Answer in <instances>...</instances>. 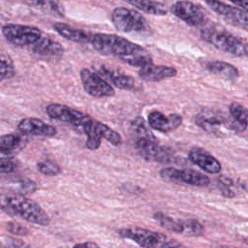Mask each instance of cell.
Masks as SVG:
<instances>
[{"instance_id":"2","label":"cell","mask_w":248,"mask_h":248,"mask_svg":"<svg viewBox=\"0 0 248 248\" xmlns=\"http://www.w3.org/2000/svg\"><path fill=\"white\" fill-rule=\"evenodd\" d=\"M0 209L35 225L46 227L50 222L46 212L36 202L19 194L10 196L0 193Z\"/></svg>"},{"instance_id":"9","label":"cell","mask_w":248,"mask_h":248,"mask_svg":"<svg viewBox=\"0 0 248 248\" xmlns=\"http://www.w3.org/2000/svg\"><path fill=\"white\" fill-rule=\"evenodd\" d=\"M160 175L167 181L184 183L193 186H207L210 179L207 175L193 170H178L175 168H165L160 170Z\"/></svg>"},{"instance_id":"27","label":"cell","mask_w":248,"mask_h":248,"mask_svg":"<svg viewBox=\"0 0 248 248\" xmlns=\"http://www.w3.org/2000/svg\"><path fill=\"white\" fill-rule=\"evenodd\" d=\"M183 232L182 234L187 236H199L204 232V227L195 219H187L182 221Z\"/></svg>"},{"instance_id":"1","label":"cell","mask_w":248,"mask_h":248,"mask_svg":"<svg viewBox=\"0 0 248 248\" xmlns=\"http://www.w3.org/2000/svg\"><path fill=\"white\" fill-rule=\"evenodd\" d=\"M91 44L98 52L113 55L131 66L141 68L152 64V56L145 48L117 35L97 33L93 35Z\"/></svg>"},{"instance_id":"16","label":"cell","mask_w":248,"mask_h":248,"mask_svg":"<svg viewBox=\"0 0 248 248\" xmlns=\"http://www.w3.org/2000/svg\"><path fill=\"white\" fill-rule=\"evenodd\" d=\"M28 49L35 55L46 59L59 58L64 53L63 46L48 37H41L28 46Z\"/></svg>"},{"instance_id":"12","label":"cell","mask_w":248,"mask_h":248,"mask_svg":"<svg viewBox=\"0 0 248 248\" xmlns=\"http://www.w3.org/2000/svg\"><path fill=\"white\" fill-rule=\"evenodd\" d=\"M170 13L191 26H198L204 21V13L201 7L189 1L175 2L170 7Z\"/></svg>"},{"instance_id":"31","label":"cell","mask_w":248,"mask_h":248,"mask_svg":"<svg viewBox=\"0 0 248 248\" xmlns=\"http://www.w3.org/2000/svg\"><path fill=\"white\" fill-rule=\"evenodd\" d=\"M18 192L19 195H25V194H31L34 193L38 189V185L35 181L28 179V178H23L18 182Z\"/></svg>"},{"instance_id":"11","label":"cell","mask_w":248,"mask_h":248,"mask_svg":"<svg viewBox=\"0 0 248 248\" xmlns=\"http://www.w3.org/2000/svg\"><path fill=\"white\" fill-rule=\"evenodd\" d=\"M137 151L146 160L155 162H170L171 153L161 146L154 138H139L135 142Z\"/></svg>"},{"instance_id":"38","label":"cell","mask_w":248,"mask_h":248,"mask_svg":"<svg viewBox=\"0 0 248 248\" xmlns=\"http://www.w3.org/2000/svg\"><path fill=\"white\" fill-rule=\"evenodd\" d=\"M21 248H36V247H33V246H24V244H23Z\"/></svg>"},{"instance_id":"21","label":"cell","mask_w":248,"mask_h":248,"mask_svg":"<svg viewBox=\"0 0 248 248\" xmlns=\"http://www.w3.org/2000/svg\"><path fill=\"white\" fill-rule=\"evenodd\" d=\"M54 30L63 38L78 44H87L91 43L93 35L90 32H87L82 29L74 28L70 25H67L62 22H55L53 24Z\"/></svg>"},{"instance_id":"24","label":"cell","mask_w":248,"mask_h":248,"mask_svg":"<svg viewBox=\"0 0 248 248\" xmlns=\"http://www.w3.org/2000/svg\"><path fill=\"white\" fill-rule=\"evenodd\" d=\"M93 130L96 136H98L100 139H105L113 145L117 146L120 145L122 142L121 136L117 132H115L114 130H112L111 128H109L108 126L100 121H94Z\"/></svg>"},{"instance_id":"39","label":"cell","mask_w":248,"mask_h":248,"mask_svg":"<svg viewBox=\"0 0 248 248\" xmlns=\"http://www.w3.org/2000/svg\"><path fill=\"white\" fill-rule=\"evenodd\" d=\"M4 78H5L3 75H1V74H0V81H2Z\"/></svg>"},{"instance_id":"23","label":"cell","mask_w":248,"mask_h":248,"mask_svg":"<svg viewBox=\"0 0 248 248\" xmlns=\"http://www.w3.org/2000/svg\"><path fill=\"white\" fill-rule=\"evenodd\" d=\"M129 4L133 5L134 7L138 8L139 10L155 16H164L168 13V8L165 4L156 2V1H149V0H134L129 1Z\"/></svg>"},{"instance_id":"34","label":"cell","mask_w":248,"mask_h":248,"mask_svg":"<svg viewBox=\"0 0 248 248\" xmlns=\"http://www.w3.org/2000/svg\"><path fill=\"white\" fill-rule=\"evenodd\" d=\"M74 248H100L95 242H84V243H78L74 246Z\"/></svg>"},{"instance_id":"30","label":"cell","mask_w":248,"mask_h":248,"mask_svg":"<svg viewBox=\"0 0 248 248\" xmlns=\"http://www.w3.org/2000/svg\"><path fill=\"white\" fill-rule=\"evenodd\" d=\"M0 74L3 75L6 78H9L14 76L15 68L12 59L6 53L0 52Z\"/></svg>"},{"instance_id":"29","label":"cell","mask_w":248,"mask_h":248,"mask_svg":"<svg viewBox=\"0 0 248 248\" xmlns=\"http://www.w3.org/2000/svg\"><path fill=\"white\" fill-rule=\"evenodd\" d=\"M37 169L42 174L46 176H56L62 172L59 165L49 160H45L37 163Z\"/></svg>"},{"instance_id":"17","label":"cell","mask_w":248,"mask_h":248,"mask_svg":"<svg viewBox=\"0 0 248 248\" xmlns=\"http://www.w3.org/2000/svg\"><path fill=\"white\" fill-rule=\"evenodd\" d=\"M17 129L25 136L31 135L51 138L56 135V129L53 126L35 117H26L21 119L17 124Z\"/></svg>"},{"instance_id":"7","label":"cell","mask_w":248,"mask_h":248,"mask_svg":"<svg viewBox=\"0 0 248 248\" xmlns=\"http://www.w3.org/2000/svg\"><path fill=\"white\" fill-rule=\"evenodd\" d=\"M195 121H196V124L200 126L202 129L212 134L221 133L220 131L222 127H227L236 132H241L246 129V126L240 124L232 116L231 118H225L223 116H220V115L214 114L213 112H208V111H203L202 113H199L196 116Z\"/></svg>"},{"instance_id":"8","label":"cell","mask_w":248,"mask_h":248,"mask_svg":"<svg viewBox=\"0 0 248 248\" xmlns=\"http://www.w3.org/2000/svg\"><path fill=\"white\" fill-rule=\"evenodd\" d=\"M119 235L124 238L131 239L142 248H158L161 247L167 240L164 233L152 232L139 227L124 228L119 230Z\"/></svg>"},{"instance_id":"36","label":"cell","mask_w":248,"mask_h":248,"mask_svg":"<svg viewBox=\"0 0 248 248\" xmlns=\"http://www.w3.org/2000/svg\"><path fill=\"white\" fill-rule=\"evenodd\" d=\"M160 248H183L176 241H166Z\"/></svg>"},{"instance_id":"25","label":"cell","mask_w":248,"mask_h":248,"mask_svg":"<svg viewBox=\"0 0 248 248\" xmlns=\"http://www.w3.org/2000/svg\"><path fill=\"white\" fill-rule=\"evenodd\" d=\"M24 4H27L29 6L37 7L44 11L45 13L52 16H65V9L64 6L61 2L59 1H51V0H46V1H24Z\"/></svg>"},{"instance_id":"32","label":"cell","mask_w":248,"mask_h":248,"mask_svg":"<svg viewBox=\"0 0 248 248\" xmlns=\"http://www.w3.org/2000/svg\"><path fill=\"white\" fill-rule=\"evenodd\" d=\"M7 230L9 232H11L12 234H16V235H26L28 234V230L27 228H25L24 226H22L21 224L17 223V222H9L7 224Z\"/></svg>"},{"instance_id":"35","label":"cell","mask_w":248,"mask_h":248,"mask_svg":"<svg viewBox=\"0 0 248 248\" xmlns=\"http://www.w3.org/2000/svg\"><path fill=\"white\" fill-rule=\"evenodd\" d=\"M232 4L238 6L239 8L242 9V11L248 13V0H242V1H234V0H232L231 1Z\"/></svg>"},{"instance_id":"18","label":"cell","mask_w":248,"mask_h":248,"mask_svg":"<svg viewBox=\"0 0 248 248\" xmlns=\"http://www.w3.org/2000/svg\"><path fill=\"white\" fill-rule=\"evenodd\" d=\"M147 121L152 129L162 133H167L178 128L182 123V117L176 113L166 116L160 111L153 110L148 114Z\"/></svg>"},{"instance_id":"4","label":"cell","mask_w":248,"mask_h":248,"mask_svg":"<svg viewBox=\"0 0 248 248\" xmlns=\"http://www.w3.org/2000/svg\"><path fill=\"white\" fill-rule=\"evenodd\" d=\"M201 36L204 41L224 52L234 56L245 55V44L230 33L216 29H203Z\"/></svg>"},{"instance_id":"20","label":"cell","mask_w":248,"mask_h":248,"mask_svg":"<svg viewBox=\"0 0 248 248\" xmlns=\"http://www.w3.org/2000/svg\"><path fill=\"white\" fill-rule=\"evenodd\" d=\"M177 71L175 68L169 66L149 64L139 70V76L147 81H160L169 78L175 77Z\"/></svg>"},{"instance_id":"19","label":"cell","mask_w":248,"mask_h":248,"mask_svg":"<svg viewBox=\"0 0 248 248\" xmlns=\"http://www.w3.org/2000/svg\"><path fill=\"white\" fill-rule=\"evenodd\" d=\"M188 157L191 162L197 165L202 170H205L209 173H218L221 171V164L220 162L209 152L206 150L195 147L190 150Z\"/></svg>"},{"instance_id":"26","label":"cell","mask_w":248,"mask_h":248,"mask_svg":"<svg viewBox=\"0 0 248 248\" xmlns=\"http://www.w3.org/2000/svg\"><path fill=\"white\" fill-rule=\"evenodd\" d=\"M154 219L160 224L161 227L167 229L168 231L182 233L183 232V224L182 220H175L162 212H157L154 214Z\"/></svg>"},{"instance_id":"10","label":"cell","mask_w":248,"mask_h":248,"mask_svg":"<svg viewBox=\"0 0 248 248\" xmlns=\"http://www.w3.org/2000/svg\"><path fill=\"white\" fill-rule=\"evenodd\" d=\"M79 75L83 89L90 96L95 98H105L114 95V89L112 86L95 72L84 68L80 71Z\"/></svg>"},{"instance_id":"5","label":"cell","mask_w":248,"mask_h":248,"mask_svg":"<svg viewBox=\"0 0 248 248\" xmlns=\"http://www.w3.org/2000/svg\"><path fill=\"white\" fill-rule=\"evenodd\" d=\"M2 34L7 42L17 47H28L42 37V32L38 27L16 23L3 25Z\"/></svg>"},{"instance_id":"28","label":"cell","mask_w":248,"mask_h":248,"mask_svg":"<svg viewBox=\"0 0 248 248\" xmlns=\"http://www.w3.org/2000/svg\"><path fill=\"white\" fill-rule=\"evenodd\" d=\"M230 113L232 118L244 126H248V109L237 103H232L230 105Z\"/></svg>"},{"instance_id":"15","label":"cell","mask_w":248,"mask_h":248,"mask_svg":"<svg viewBox=\"0 0 248 248\" xmlns=\"http://www.w3.org/2000/svg\"><path fill=\"white\" fill-rule=\"evenodd\" d=\"M28 137L23 134H6L0 137V159L11 160V158L22 150L28 143Z\"/></svg>"},{"instance_id":"14","label":"cell","mask_w":248,"mask_h":248,"mask_svg":"<svg viewBox=\"0 0 248 248\" xmlns=\"http://www.w3.org/2000/svg\"><path fill=\"white\" fill-rule=\"evenodd\" d=\"M94 69L96 71V74L99 75L104 80H106L108 84H112L119 89L131 90L135 87V80L130 76L112 70L103 64L94 65Z\"/></svg>"},{"instance_id":"22","label":"cell","mask_w":248,"mask_h":248,"mask_svg":"<svg viewBox=\"0 0 248 248\" xmlns=\"http://www.w3.org/2000/svg\"><path fill=\"white\" fill-rule=\"evenodd\" d=\"M204 69L212 74L224 77L228 79H235L238 77V70L232 64L219 61V60H211L205 61L202 63Z\"/></svg>"},{"instance_id":"6","label":"cell","mask_w":248,"mask_h":248,"mask_svg":"<svg viewBox=\"0 0 248 248\" xmlns=\"http://www.w3.org/2000/svg\"><path fill=\"white\" fill-rule=\"evenodd\" d=\"M46 112L50 118L66 123L78 131H81L83 125L91 118L88 114L61 104L47 105Z\"/></svg>"},{"instance_id":"3","label":"cell","mask_w":248,"mask_h":248,"mask_svg":"<svg viewBox=\"0 0 248 248\" xmlns=\"http://www.w3.org/2000/svg\"><path fill=\"white\" fill-rule=\"evenodd\" d=\"M111 20L115 28L123 33L143 35L150 31L146 19L139 12L125 7L115 8L111 13Z\"/></svg>"},{"instance_id":"37","label":"cell","mask_w":248,"mask_h":248,"mask_svg":"<svg viewBox=\"0 0 248 248\" xmlns=\"http://www.w3.org/2000/svg\"><path fill=\"white\" fill-rule=\"evenodd\" d=\"M245 55L248 56V44H245Z\"/></svg>"},{"instance_id":"33","label":"cell","mask_w":248,"mask_h":248,"mask_svg":"<svg viewBox=\"0 0 248 248\" xmlns=\"http://www.w3.org/2000/svg\"><path fill=\"white\" fill-rule=\"evenodd\" d=\"M16 166L12 160L0 159V173L12 172L16 170Z\"/></svg>"},{"instance_id":"13","label":"cell","mask_w":248,"mask_h":248,"mask_svg":"<svg viewBox=\"0 0 248 248\" xmlns=\"http://www.w3.org/2000/svg\"><path fill=\"white\" fill-rule=\"evenodd\" d=\"M205 4L232 24L248 31V13L218 1H205Z\"/></svg>"}]
</instances>
